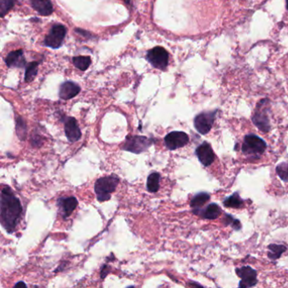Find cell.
<instances>
[{
  "instance_id": "obj_1",
  "label": "cell",
  "mask_w": 288,
  "mask_h": 288,
  "mask_svg": "<svg viewBox=\"0 0 288 288\" xmlns=\"http://www.w3.org/2000/svg\"><path fill=\"white\" fill-rule=\"evenodd\" d=\"M1 224L9 233H12L20 222L22 206L19 200L9 186H4L1 193Z\"/></svg>"
},
{
  "instance_id": "obj_2",
  "label": "cell",
  "mask_w": 288,
  "mask_h": 288,
  "mask_svg": "<svg viewBox=\"0 0 288 288\" xmlns=\"http://www.w3.org/2000/svg\"><path fill=\"white\" fill-rule=\"evenodd\" d=\"M118 183L119 178L114 175L98 178L94 187L97 201L100 202L109 201L111 199L112 193L116 190Z\"/></svg>"
},
{
  "instance_id": "obj_3",
  "label": "cell",
  "mask_w": 288,
  "mask_h": 288,
  "mask_svg": "<svg viewBox=\"0 0 288 288\" xmlns=\"http://www.w3.org/2000/svg\"><path fill=\"white\" fill-rule=\"evenodd\" d=\"M267 148V144L263 139L255 135H247L243 140L242 151L245 156L255 159L260 158Z\"/></svg>"
},
{
  "instance_id": "obj_4",
  "label": "cell",
  "mask_w": 288,
  "mask_h": 288,
  "mask_svg": "<svg viewBox=\"0 0 288 288\" xmlns=\"http://www.w3.org/2000/svg\"><path fill=\"white\" fill-rule=\"evenodd\" d=\"M269 112L270 102L268 99H264L259 102L258 105L255 108V113L253 114V123L262 132L268 133L270 130Z\"/></svg>"
},
{
  "instance_id": "obj_5",
  "label": "cell",
  "mask_w": 288,
  "mask_h": 288,
  "mask_svg": "<svg viewBox=\"0 0 288 288\" xmlns=\"http://www.w3.org/2000/svg\"><path fill=\"white\" fill-rule=\"evenodd\" d=\"M153 144V141L145 136L141 135H130L126 138V141L122 146V149L133 153L140 154L144 152Z\"/></svg>"
},
{
  "instance_id": "obj_6",
  "label": "cell",
  "mask_w": 288,
  "mask_h": 288,
  "mask_svg": "<svg viewBox=\"0 0 288 288\" xmlns=\"http://www.w3.org/2000/svg\"><path fill=\"white\" fill-rule=\"evenodd\" d=\"M216 111L203 112L195 117L194 124L196 130L201 135H206L212 129L216 115Z\"/></svg>"
},
{
  "instance_id": "obj_7",
  "label": "cell",
  "mask_w": 288,
  "mask_h": 288,
  "mask_svg": "<svg viewBox=\"0 0 288 288\" xmlns=\"http://www.w3.org/2000/svg\"><path fill=\"white\" fill-rule=\"evenodd\" d=\"M67 33V30L65 27L62 25H55L52 27L50 32L48 36H46L44 40V44L52 48H59L63 39Z\"/></svg>"
},
{
  "instance_id": "obj_8",
  "label": "cell",
  "mask_w": 288,
  "mask_h": 288,
  "mask_svg": "<svg viewBox=\"0 0 288 288\" xmlns=\"http://www.w3.org/2000/svg\"><path fill=\"white\" fill-rule=\"evenodd\" d=\"M168 53L162 47H156L147 53V59L156 69H164L168 65Z\"/></svg>"
},
{
  "instance_id": "obj_9",
  "label": "cell",
  "mask_w": 288,
  "mask_h": 288,
  "mask_svg": "<svg viewBox=\"0 0 288 288\" xmlns=\"http://www.w3.org/2000/svg\"><path fill=\"white\" fill-rule=\"evenodd\" d=\"M189 137L183 131H173L167 135L164 142L168 150H173L185 146L189 143Z\"/></svg>"
},
{
  "instance_id": "obj_10",
  "label": "cell",
  "mask_w": 288,
  "mask_h": 288,
  "mask_svg": "<svg viewBox=\"0 0 288 288\" xmlns=\"http://www.w3.org/2000/svg\"><path fill=\"white\" fill-rule=\"evenodd\" d=\"M236 273L241 278L238 287L242 288H253L258 283L257 271L250 266H243L236 269Z\"/></svg>"
},
{
  "instance_id": "obj_11",
  "label": "cell",
  "mask_w": 288,
  "mask_h": 288,
  "mask_svg": "<svg viewBox=\"0 0 288 288\" xmlns=\"http://www.w3.org/2000/svg\"><path fill=\"white\" fill-rule=\"evenodd\" d=\"M195 154L201 164L204 167H209L211 165L216 158L213 149L206 141H204L199 145L197 149L195 150Z\"/></svg>"
},
{
  "instance_id": "obj_12",
  "label": "cell",
  "mask_w": 288,
  "mask_h": 288,
  "mask_svg": "<svg viewBox=\"0 0 288 288\" xmlns=\"http://www.w3.org/2000/svg\"><path fill=\"white\" fill-rule=\"evenodd\" d=\"M64 131H65L67 139L72 143L78 141L81 139V129L75 117H67L64 121Z\"/></svg>"
},
{
  "instance_id": "obj_13",
  "label": "cell",
  "mask_w": 288,
  "mask_h": 288,
  "mask_svg": "<svg viewBox=\"0 0 288 288\" xmlns=\"http://www.w3.org/2000/svg\"><path fill=\"white\" fill-rule=\"evenodd\" d=\"M193 213L201 216L203 219L216 220L219 217L220 215L222 213V210L218 204L216 203H211V204H208L207 206L204 209H202V208L194 209Z\"/></svg>"
},
{
  "instance_id": "obj_14",
  "label": "cell",
  "mask_w": 288,
  "mask_h": 288,
  "mask_svg": "<svg viewBox=\"0 0 288 288\" xmlns=\"http://www.w3.org/2000/svg\"><path fill=\"white\" fill-rule=\"evenodd\" d=\"M77 205H78V201L73 196L61 198L58 201V206L60 209L61 215L63 218L69 217L73 213V211L76 209Z\"/></svg>"
},
{
  "instance_id": "obj_15",
  "label": "cell",
  "mask_w": 288,
  "mask_h": 288,
  "mask_svg": "<svg viewBox=\"0 0 288 288\" xmlns=\"http://www.w3.org/2000/svg\"><path fill=\"white\" fill-rule=\"evenodd\" d=\"M81 91V87L72 81H66L61 85L59 96L61 99L69 100L77 96Z\"/></svg>"
},
{
  "instance_id": "obj_16",
  "label": "cell",
  "mask_w": 288,
  "mask_h": 288,
  "mask_svg": "<svg viewBox=\"0 0 288 288\" xmlns=\"http://www.w3.org/2000/svg\"><path fill=\"white\" fill-rule=\"evenodd\" d=\"M5 63L9 67L22 68L26 65V59L22 50H16L9 53L5 58Z\"/></svg>"
},
{
  "instance_id": "obj_17",
  "label": "cell",
  "mask_w": 288,
  "mask_h": 288,
  "mask_svg": "<svg viewBox=\"0 0 288 288\" xmlns=\"http://www.w3.org/2000/svg\"><path fill=\"white\" fill-rule=\"evenodd\" d=\"M30 3L40 15H49L54 12L51 0H30Z\"/></svg>"
},
{
  "instance_id": "obj_18",
  "label": "cell",
  "mask_w": 288,
  "mask_h": 288,
  "mask_svg": "<svg viewBox=\"0 0 288 288\" xmlns=\"http://www.w3.org/2000/svg\"><path fill=\"white\" fill-rule=\"evenodd\" d=\"M223 204L226 207L240 209L244 206V201L237 193H234L233 195L225 199V201H223Z\"/></svg>"
},
{
  "instance_id": "obj_19",
  "label": "cell",
  "mask_w": 288,
  "mask_h": 288,
  "mask_svg": "<svg viewBox=\"0 0 288 288\" xmlns=\"http://www.w3.org/2000/svg\"><path fill=\"white\" fill-rule=\"evenodd\" d=\"M210 196L208 193H199L197 195H195L190 201V206L193 210L200 209V208H202L204 204H206L208 201H210Z\"/></svg>"
},
{
  "instance_id": "obj_20",
  "label": "cell",
  "mask_w": 288,
  "mask_h": 288,
  "mask_svg": "<svg viewBox=\"0 0 288 288\" xmlns=\"http://www.w3.org/2000/svg\"><path fill=\"white\" fill-rule=\"evenodd\" d=\"M287 251V247L281 244H270L268 246V257L271 260H276Z\"/></svg>"
},
{
  "instance_id": "obj_21",
  "label": "cell",
  "mask_w": 288,
  "mask_h": 288,
  "mask_svg": "<svg viewBox=\"0 0 288 288\" xmlns=\"http://www.w3.org/2000/svg\"><path fill=\"white\" fill-rule=\"evenodd\" d=\"M161 175L158 173H152L147 178V189L150 193H156L159 190Z\"/></svg>"
},
{
  "instance_id": "obj_22",
  "label": "cell",
  "mask_w": 288,
  "mask_h": 288,
  "mask_svg": "<svg viewBox=\"0 0 288 288\" xmlns=\"http://www.w3.org/2000/svg\"><path fill=\"white\" fill-rule=\"evenodd\" d=\"M73 63L77 69L85 71L90 66L91 60H90V58L87 56H79L73 58Z\"/></svg>"
},
{
  "instance_id": "obj_23",
  "label": "cell",
  "mask_w": 288,
  "mask_h": 288,
  "mask_svg": "<svg viewBox=\"0 0 288 288\" xmlns=\"http://www.w3.org/2000/svg\"><path fill=\"white\" fill-rule=\"evenodd\" d=\"M39 62H31L27 65L25 75L26 82H30L32 81L37 73V67L39 65Z\"/></svg>"
},
{
  "instance_id": "obj_24",
  "label": "cell",
  "mask_w": 288,
  "mask_h": 288,
  "mask_svg": "<svg viewBox=\"0 0 288 288\" xmlns=\"http://www.w3.org/2000/svg\"><path fill=\"white\" fill-rule=\"evenodd\" d=\"M276 173L284 182H288V162H282L276 168Z\"/></svg>"
},
{
  "instance_id": "obj_25",
  "label": "cell",
  "mask_w": 288,
  "mask_h": 288,
  "mask_svg": "<svg viewBox=\"0 0 288 288\" xmlns=\"http://www.w3.org/2000/svg\"><path fill=\"white\" fill-rule=\"evenodd\" d=\"M16 0H0V15L2 17L9 12V9L15 5Z\"/></svg>"
},
{
  "instance_id": "obj_26",
  "label": "cell",
  "mask_w": 288,
  "mask_h": 288,
  "mask_svg": "<svg viewBox=\"0 0 288 288\" xmlns=\"http://www.w3.org/2000/svg\"><path fill=\"white\" fill-rule=\"evenodd\" d=\"M16 122H17V123H16L17 135H18L19 138L21 139V141H24L25 139H26V135H27L26 123L21 117H19Z\"/></svg>"
},
{
  "instance_id": "obj_27",
  "label": "cell",
  "mask_w": 288,
  "mask_h": 288,
  "mask_svg": "<svg viewBox=\"0 0 288 288\" xmlns=\"http://www.w3.org/2000/svg\"><path fill=\"white\" fill-rule=\"evenodd\" d=\"M223 222L225 223L226 226L231 225L232 228L237 231L240 230L241 227H242L241 222L238 220L235 219L234 217H232L231 215H228V214H226Z\"/></svg>"
},
{
  "instance_id": "obj_28",
  "label": "cell",
  "mask_w": 288,
  "mask_h": 288,
  "mask_svg": "<svg viewBox=\"0 0 288 288\" xmlns=\"http://www.w3.org/2000/svg\"><path fill=\"white\" fill-rule=\"evenodd\" d=\"M109 266L107 265V264H104L103 266H102V270H101V278L102 279H104L107 275L108 274V271H109Z\"/></svg>"
},
{
  "instance_id": "obj_29",
  "label": "cell",
  "mask_w": 288,
  "mask_h": 288,
  "mask_svg": "<svg viewBox=\"0 0 288 288\" xmlns=\"http://www.w3.org/2000/svg\"><path fill=\"white\" fill-rule=\"evenodd\" d=\"M19 286H23V287H27V285H26V283H25V282H19L18 283H16V284H15V287H19Z\"/></svg>"
},
{
  "instance_id": "obj_30",
  "label": "cell",
  "mask_w": 288,
  "mask_h": 288,
  "mask_svg": "<svg viewBox=\"0 0 288 288\" xmlns=\"http://www.w3.org/2000/svg\"><path fill=\"white\" fill-rule=\"evenodd\" d=\"M124 2H125V3H129V2H130V0H124Z\"/></svg>"
},
{
  "instance_id": "obj_31",
  "label": "cell",
  "mask_w": 288,
  "mask_h": 288,
  "mask_svg": "<svg viewBox=\"0 0 288 288\" xmlns=\"http://www.w3.org/2000/svg\"><path fill=\"white\" fill-rule=\"evenodd\" d=\"M286 1H287V9L288 10V0H286Z\"/></svg>"
}]
</instances>
